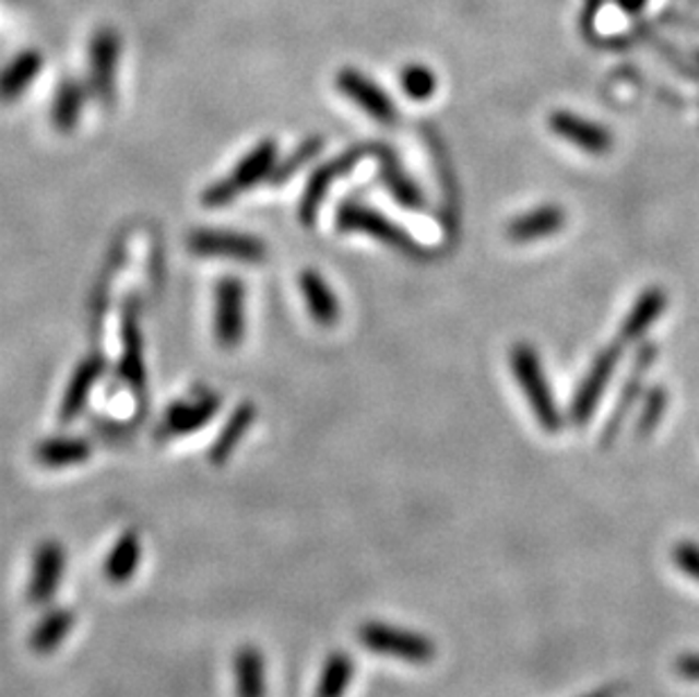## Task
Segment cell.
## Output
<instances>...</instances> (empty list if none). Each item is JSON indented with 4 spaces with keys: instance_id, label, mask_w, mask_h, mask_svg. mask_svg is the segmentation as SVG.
<instances>
[{
    "instance_id": "1",
    "label": "cell",
    "mask_w": 699,
    "mask_h": 697,
    "mask_svg": "<svg viewBox=\"0 0 699 697\" xmlns=\"http://www.w3.org/2000/svg\"><path fill=\"white\" fill-rule=\"evenodd\" d=\"M510 363H512L517 383L523 390L538 426H542L546 433L561 430V426H564L561 412L557 407L544 363H542V358H538L536 349L530 342H517L512 346Z\"/></svg>"
},
{
    "instance_id": "2",
    "label": "cell",
    "mask_w": 699,
    "mask_h": 697,
    "mask_svg": "<svg viewBox=\"0 0 699 697\" xmlns=\"http://www.w3.org/2000/svg\"><path fill=\"white\" fill-rule=\"evenodd\" d=\"M276 166V143L272 139L261 141L249 154H245L238 166L225 177L209 186L202 193V204L206 209H222L232 204L236 198L247 193L249 188L263 179H270Z\"/></svg>"
},
{
    "instance_id": "3",
    "label": "cell",
    "mask_w": 699,
    "mask_h": 697,
    "mask_svg": "<svg viewBox=\"0 0 699 697\" xmlns=\"http://www.w3.org/2000/svg\"><path fill=\"white\" fill-rule=\"evenodd\" d=\"M358 641L374 654L417 665L430 663L437 654L435 643L424 634L378 621H367L358 627Z\"/></svg>"
},
{
    "instance_id": "4",
    "label": "cell",
    "mask_w": 699,
    "mask_h": 697,
    "mask_svg": "<svg viewBox=\"0 0 699 697\" xmlns=\"http://www.w3.org/2000/svg\"><path fill=\"white\" fill-rule=\"evenodd\" d=\"M337 229L367 234L380 243H386L392 249L403 251L405 257H410V259L424 257V247L415 238H412L403 227L394 225L388 215H383L367 204L346 202L337 211Z\"/></svg>"
},
{
    "instance_id": "5",
    "label": "cell",
    "mask_w": 699,
    "mask_h": 697,
    "mask_svg": "<svg viewBox=\"0 0 699 697\" xmlns=\"http://www.w3.org/2000/svg\"><path fill=\"white\" fill-rule=\"evenodd\" d=\"M188 249L202 259H227L238 263H263L268 247L261 238L225 232V229H198L188 236Z\"/></svg>"
},
{
    "instance_id": "6",
    "label": "cell",
    "mask_w": 699,
    "mask_h": 697,
    "mask_svg": "<svg viewBox=\"0 0 699 697\" xmlns=\"http://www.w3.org/2000/svg\"><path fill=\"white\" fill-rule=\"evenodd\" d=\"M620 361V342L616 344H607L602 352L593 358L589 371L584 374L580 388L576 390L573 394V401H570V407H568V417H570V424L576 426H587L593 417V412L602 399V394H605L607 386H609V378L612 374L616 371V365Z\"/></svg>"
},
{
    "instance_id": "7",
    "label": "cell",
    "mask_w": 699,
    "mask_h": 697,
    "mask_svg": "<svg viewBox=\"0 0 699 697\" xmlns=\"http://www.w3.org/2000/svg\"><path fill=\"white\" fill-rule=\"evenodd\" d=\"M374 150L369 145H354L348 152L340 154L333 162L324 164L320 170H315L312 177L308 179V186L304 190L301 198V206H299V217L306 227H312L317 213H320V206L324 202V198L329 196V190L333 188L335 179L344 177L346 173H352L365 156H369Z\"/></svg>"
},
{
    "instance_id": "8",
    "label": "cell",
    "mask_w": 699,
    "mask_h": 697,
    "mask_svg": "<svg viewBox=\"0 0 699 697\" xmlns=\"http://www.w3.org/2000/svg\"><path fill=\"white\" fill-rule=\"evenodd\" d=\"M213 333L222 349H236L245 335V285L227 276L215 285Z\"/></svg>"
},
{
    "instance_id": "9",
    "label": "cell",
    "mask_w": 699,
    "mask_h": 697,
    "mask_svg": "<svg viewBox=\"0 0 699 697\" xmlns=\"http://www.w3.org/2000/svg\"><path fill=\"white\" fill-rule=\"evenodd\" d=\"M63 570H67V551L55 539H46L32 555L27 602L35 607L48 605L59 591Z\"/></svg>"
},
{
    "instance_id": "10",
    "label": "cell",
    "mask_w": 699,
    "mask_h": 697,
    "mask_svg": "<svg viewBox=\"0 0 699 697\" xmlns=\"http://www.w3.org/2000/svg\"><path fill=\"white\" fill-rule=\"evenodd\" d=\"M335 86L344 98L358 105L369 118L383 122V125H394L399 114L394 103L390 101V95L380 88L376 82H371L365 73L356 69H342L335 78Z\"/></svg>"
},
{
    "instance_id": "11",
    "label": "cell",
    "mask_w": 699,
    "mask_h": 697,
    "mask_svg": "<svg viewBox=\"0 0 699 697\" xmlns=\"http://www.w3.org/2000/svg\"><path fill=\"white\" fill-rule=\"evenodd\" d=\"M120 55V37L111 27H103L93 35L88 48L91 63V91L100 103L109 105L116 91V69Z\"/></svg>"
},
{
    "instance_id": "12",
    "label": "cell",
    "mask_w": 699,
    "mask_h": 697,
    "mask_svg": "<svg viewBox=\"0 0 699 697\" xmlns=\"http://www.w3.org/2000/svg\"><path fill=\"white\" fill-rule=\"evenodd\" d=\"M548 125H550L555 137L568 141L570 145L580 147L587 154L602 156V154H609L614 147V137L605 125L593 122V120L582 118L578 114L555 111L548 118Z\"/></svg>"
},
{
    "instance_id": "13",
    "label": "cell",
    "mask_w": 699,
    "mask_h": 697,
    "mask_svg": "<svg viewBox=\"0 0 699 697\" xmlns=\"http://www.w3.org/2000/svg\"><path fill=\"white\" fill-rule=\"evenodd\" d=\"M220 410V397L217 394H202L198 399L188 401H177L168 407L166 417L156 430V439H177L186 437L190 433H196L204 428L213 415H217Z\"/></svg>"
},
{
    "instance_id": "14",
    "label": "cell",
    "mask_w": 699,
    "mask_h": 697,
    "mask_svg": "<svg viewBox=\"0 0 699 697\" xmlns=\"http://www.w3.org/2000/svg\"><path fill=\"white\" fill-rule=\"evenodd\" d=\"M566 225V211L557 204H544L536 206L528 213L517 215L510 225H507L505 234L512 243H536L544 240L557 232H561Z\"/></svg>"
},
{
    "instance_id": "15",
    "label": "cell",
    "mask_w": 699,
    "mask_h": 697,
    "mask_svg": "<svg viewBox=\"0 0 699 697\" xmlns=\"http://www.w3.org/2000/svg\"><path fill=\"white\" fill-rule=\"evenodd\" d=\"M125 383L137 392L145 390V358H143V335L139 329L137 308L127 306L122 320V356L118 365Z\"/></svg>"
},
{
    "instance_id": "16",
    "label": "cell",
    "mask_w": 699,
    "mask_h": 697,
    "mask_svg": "<svg viewBox=\"0 0 699 697\" xmlns=\"http://www.w3.org/2000/svg\"><path fill=\"white\" fill-rule=\"evenodd\" d=\"M103 371H105V361L100 356H88L75 367L71 380H69V388H67V392H63L61 407H59L61 424L75 422V417L84 410L86 399H88L91 390L95 388V383H98Z\"/></svg>"
},
{
    "instance_id": "17",
    "label": "cell",
    "mask_w": 699,
    "mask_h": 697,
    "mask_svg": "<svg viewBox=\"0 0 699 697\" xmlns=\"http://www.w3.org/2000/svg\"><path fill=\"white\" fill-rule=\"evenodd\" d=\"M654 358H656V346H654V344H645V346L641 349V352L637 354V363H633V369L629 371V376H627V380H625L623 392H620V397H618V403H616V407H614V412H612V417H609V424H607V428H605V441H607V444L618 435L620 426L625 424L627 415L631 412L633 401L639 399L641 386H643V378H645V374L650 371Z\"/></svg>"
},
{
    "instance_id": "18",
    "label": "cell",
    "mask_w": 699,
    "mask_h": 697,
    "mask_svg": "<svg viewBox=\"0 0 699 697\" xmlns=\"http://www.w3.org/2000/svg\"><path fill=\"white\" fill-rule=\"evenodd\" d=\"M665 306H668V295L663 293V288L659 285H652V288H645L641 293V297L633 302V306L629 308L627 317L623 320L620 327V342H637L641 340L663 315Z\"/></svg>"
},
{
    "instance_id": "19",
    "label": "cell",
    "mask_w": 699,
    "mask_h": 697,
    "mask_svg": "<svg viewBox=\"0 0 699 697\" xmlns=\"http://www.w3.org/2000/svg\"><path fill=\"white\" fill-rule=\"evenodd\" d=\"M299 288H301V297L308 306V312L317 324L322 327H333L340 320V304L337 297L333 295L331 285L327 283V279L308 268L299 274Z\"/></svg>"
},
{
    "instance_id": "20",
    "label": "cell",
    "mask_w": 699,
    "mask_h": 697,
    "mask_svg": "<svg viewBox=\"0 0 699 697\" xmlns=\"http://www.w3.org/2000/svg\"><path fill=\"white\" fill-rule=\"evenodd\" d=\"M141 555H143V546H141L139 532H134V530L122 532L116 539V544L111 546V551L105 559L103 576L107 578V582H111L116 587L127 584L139 570Z\"/></svg>"
},
{
    "instance_id": "21",
    "label": "cell",
    "mask_w": 699,
    "mask_h": 697,
    "mask_svg": "<svg viewBox=\"0 0 699 697\" xmlns=\"http://www.w3.org/2000/svg\"><path fill=\"white\" fill-rule=\"evenodd\" d=\"M75 621H78V616L73 610L55 607V610L46 612L39 618V623L29 631V650L37 652L39 657L55 652L63 641L69 639V634L75 627Z\"/></svg>"
},
{
    "instance_id": "22",
    "label": "cell",
    "mask_w": 699,
    "mask_h": 697,
    "mask_svg": "<svg viewBox=\"0 0 699 697\" xmlns=\"http://www.w3.org/2000/svg\"><path fill=\"white\" fill-rule=\"evenodd\" d=\"M236 697H265V659L257 646H242L234 657Z\"/></svg>"
},
{
    "instance_id": "23",
    "label": "cell",
    "mask_w": 699,
    "mask_h": 697,
    "mask_svg": "<svg viewBox=\"0 0 699 697\" xmlns=\"http://www.w3.org/2000/svg\"><path fill=\"white\" fill-rule=\"evenodd\" d=\"M356 663L352 654L344 650H333L322 663L320 677H317L315 697H344L354 682Z\"/></svg>"
},
{
    "instance_id": "24",
    "label": "cell",
    "mask_w": 699,
    "mask_h": 697,
    "mask_svg": "<svg viewBox=\"0 0 699 697\" xmlns=\"http://www.w3.org/2000/svg\"><path fill=\"white\" fill-rule=\"evenodd\" d=\"M44 67V57L37 50H27L19 55L10 67L0 73V101L12 103L23 91L37 80L39 71Z\"/></svg>"
},
{
    "instance_id": "25",
    "label": "cell",
    "mask_w": 699,
    "mask_h": 697,
    "mask_svg": "<svg viewBox=\"0 0 699 697\" xmlns=\"http://www.w3.org/2000/svg\"><path fill=\"white\" fill-rule=\"evenodd\" d=\"M35 458L48 469L75 466L91 458V444L80 437H50L39 444Z\"/></svg>"
},
{
    "instance_id": "26",
    "label": "cell",
    "mask_w": 699,
    "mask_h": 697,
    "mask_svg": "<svg viewBox=\"0 0 699 697\" xmlns=\"http://www.w3.org/2000/svg\"><path fill=\"white\" fill-rule=\"evenodd\" d=\"M380 179H383L390 196L405 209H422L424 206V193L419 186L412 181L403 168L399 166L396 158L388 152L380 150Z\"/></svg>"
},
{
    "instance_id": "27",
    "label": "cell",
    "mask_w": 699,
    "mask_h": 697,
    "mask_svg": "<svg viewBox=\"0 0 699 697\" xmlns=\"http://www.w3.org/2000/svg\"><path fill=\"white\" fill-rule=\"evenodd\" d=\"M253 417H257V407L251 403H242L232 420L227 422V426L222 428L220 437L213 441V447L209 451V460L213 464H225L232 453L238 449V444L242 441V435L249 430V426L253 424Z\"/></svg>"
},
{
    "instance_id": "28",
    "label": "cell",
    "mask_w": 699,
    "mask_h": 697,
    "mask_svg": "<svg viewBox=\"0 0 699 697\" xmlns=\"http://www.w3.org/2000/svg\"><path fill=\"white\" fill-rule=\"evenodd\" d=\"M82 105H84L82 86L71 80L63 82L55 95V103H52V122L59 132L69 134L75 130V125L82 114Z\"/></svg>"
},
{
    "instance_id": "29",
    "label": "cell",
    "mask_w": 699,
    "mask_h": 697,
    "mask_svg": "<svg viewBox=\"0 0 699 697\" xmlns=\"http://www.w3.org/2000/svg\"><path fill=\"white\" fill-rule=\"evenodd\" d=\"M401 88L405 91L410 101L424 103L435 95L437 78L428 67H424V63H410V67L401 71Z\"/></svg>"
},
{
    "instance_id": "30",
    "label": "cell",
    "mask_w": 699,
    "mask_h": 697,
    "mask_svg": "<svg viewBox=\"0 0 699 697\" xmlns=\"http://www.w3.org/2000/svg\"><path fill=\"white\" fill-rule=\"evenodd\" d=\"M320 150H322V139H320V137H312V139L304 141L291 158H285V162H283L281 166H274V170H272V175H270V181H272L274 186H279V184H283L285 179H291L301 166H306V164L310 162L312 156H317V152H320Z\"/></svg>"
},
{
    "instance_id": "31",
    "label": "cell",
    "mask_w": 699,
    "mask_h": 697,
    "mask_svg": "<svg viewBox=\"0 0 699 697\" xmlns=\"http://www.w3.org/2000/svg\"><path fill=\"white\" fill-rule=\"evenodd\" d=\"M665 405H668V394H665L663 388H652L645 394V401H643V407H641V417H639V424H637V433L641 437L650 435L659 426L663 412H665Z\"/></svg>"
},
{
    "instance_id": "32",
    "label": "cell",
    "mask_w": 699,
    "mask_h": 697,
    "mask_svg": "<svg viewBox=\"0 0 699 697\" xmlns=\"http://www.w3.org/2000/svg\"><path fill=\"white\" fill-rule=\"evenodd\" d=\"M673 559L684 576L699 584V546L695 542H679L673 551Z\"/></svg>"
},
{
    "instance_id": "33",
    "label": "cell",
    "mask_w": 699,
    "mask_h": 697,
    "mask_svg": "<svg viewBox=\"0 0 699 697\" xmlns=\"http://www.w3.org/2000/svg\"><path fill=\"white\" fill-rule=\"evenodd\" d=\"M677 673H679L684 680L699 682V654H684V657L677 661Z\"/></svg>"
},
{
    "instance_id": "34",
    "label": "cell",
    "mask_w": 699,
    "mask_h": 697,
    "mask_svg": "<svg viewBox=\"0 0 699 697\" xmlns=\"http://www.w3.org/2000/svg\"><path fill=\"white\" fill-rule=\"evenodd\" d=\"M645 0H620V5L627 10V12H639L643 8Z\"/></svg>"
},
{
    "instance_id": "35",
    "label": "cell",
    "mask_w": 699,
    "mask_h": 697,
    "mask_svg": "<svg viewBox=\"0 0 699 697\" xmlns=\"http://www.w3.org/2000/svg\"><path fill=\"white\" fill-rule=\"evenodd\" d=\"M587 697H616V693H614L612 688H602V690L591 693V695H587Z\"/></svg>"
}]
</instances>
